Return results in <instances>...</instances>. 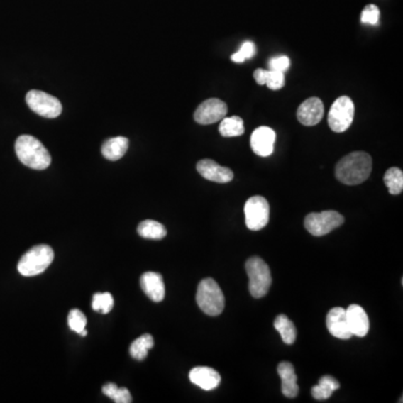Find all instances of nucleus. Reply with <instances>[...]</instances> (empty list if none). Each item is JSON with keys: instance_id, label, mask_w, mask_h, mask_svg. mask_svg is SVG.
<instances>
[{"instance_id": "f257e3e1", "label": "nucleus", "mask_w": 403, "mask_h": 403, "mask_svg": "<svg viewBox=\"0 0 403 403\" xmlns=\"http://www.w3.org/2000/svg\"><path fill=\"white\" fill-rule=\"evenodd\" d=\"M372 172V157L364 151H354L337 162L335 176L345 185H358Z\"/></svg>"}, {"instance_id": "f03ea898", "label": "nucleus", "mask_w": 403, "mask_h": 403, "mask_svg": "<svg viewBox=\"0 0 403 403\" xmlns=\"http://www.w3.org/2000/svg\"><path fill=\"white\" fill-rule=\"evenodd\" d=\"M15 150L18 160L33 170H46L52 162L48 149L33 136H19L15 143Z\"/></svg>"}, {"instance_id": "7ed1b4c3", "label": "nucleus", "mask_w": 403, "mask_h": 403, "mask_svg": "<svg viewBox=\"0 0 403 403\" xmlns=\"http://www.w3.org/2000/svg\"><path fill=\"white\" fill-rule=\"evenodd\" d=\"M54 251L46 244L35 245L25 253L19 260L17 269L21 276H38L44 272L53 263Z\"/></svg>"}, {"instance_id": "20e7f679", "label": "nucleus", "mask_w": 403, "mask_h": 403, "mask_svg": "<svg viewBox=\"0 0 403 403\" xmlns=\"http://www.w3.org/2000/svg\"><path fill=\"white\" fill-rule=\"evenodd\" d=\"M197 302L203 313L219 316L226 306V298L214 279H203L197 287Z\"/></svg>"}, {"instance_id": "39448f33", "label": "nucleus", "mask_w": 403, "mask_h": 403, "mask_svg": "<svg viewBox=\"0 0 403 403\" xmlns=\"http://www.w3.org/2000/svg\"><path fill=\"white\" fill-rule=\"evenodd\" d=\"M245 270L249 277V290L252 297H265L272 284L269 265L261 258L252 257L245 263Z\"/></svg>"}, {"instance_id": "423d86ee", "label": "nucleus", "mask_w": 403, "mask_h": 403, "mask_svg": "<svg viewBox=\"0 0 403 403\" xmlns=\"http://www.w3.org/2000/svg\"><path fill=\"white\" fill-rule=\"evenodd\" d=\"M355 116V106L350 96H343L335 100L329 114V125L334 133H344L352 125Z\"/></svg>"}, {"instance_id": "0eeeda50", "label": "nucleus", "mask_w": 403, "mask_h": 403, "mask_svg": "<svg viewBox=\"0 0 403 403\" xmlns=\"http://www.w3.org/2000/svg\"><path fill=\"white\" fill-rule=\"evenodd\" d=\"M345 219L336 211L311 213L305 219V228L311 236H323L342 226Z\"/></svg>"}, {"instance_id": "6e6552de", "label": "nucleus", "mask_w": 403, "mask_h": 403, "mask_svg": "<svg viewBox=\"0 0 403 403\" xmlns=\"http://www.w3.org/2000/svg\"><path fill=\"white\" fill-rule=\"evenodd\" d=\"M26 104L35 114L48 119L59 117L63 110L59 99L40 90H31L27 93Z\"/></svg>"}, {"instance_id": "1a4fd4ad", "label": "nucleus", "mask_w": 403, "mask_h": 403, "mask_svg": "<svg viewBox=\"0 0 403 403\" xmlns=\"http://www.w3.org/2000/svg\"><path fill=\"white\" fill-rule=\"evenodd\" d=\"M245 226L251 231H259L265 228L270 218V206L265 197H252L244 205Z\"/></svg>"}, {"instance_id": "9d476101", "label": "nucleus", "mask_w": 403, "mask_h": 403, "mask_svg": "<svg viewBox=\"0 0 403 403\" xmlns=\"http://www.w3.org/2000/svg\"><path fill=\"white\" fill-rule=\"evenodd\" d=\"M228 106L220 99H209L202 102L194 114V119L199 125H212L226 117Z\"/></svg>"}, {"instance_id": "9b49d317", "label": "nucleus", "mask_w": 403, "mask_h": 403, "mask_svg": "<svg viewBox=\"0 0 403 403\" xmlns=\"http://www.w3.org/2000/svg\"><path fill=\"white\" fill-rule=\"evenodd\" d=\"M251 148L255 155L260 157H269L275 151L276 131L272 128L263 126L255 129L251 135Z\"/></svg>"}, {"instance_id": "f8f14e48", "label": "nucleus", "mask_w": 403, "mask_h": 403, "mask_svg": "<svg viewBox=\"0 0 403 403\" xmlns=\"http://www.w3.org/2000/svg\"><path fill=\"white\" fill-rule=\"evenodd\" d=\"M197 170L199 175L214 183H228L234 177L233 172L230 168L223 167L212 160H199L197 165Z\"/></svg>"}, {"instance_id": "ddd939ff", "label": "nucleus", "mask_w": 403, "mask_h": 403, "mask_svg": "<svg viewBox=\"0 0 403 403\" xmlns=\"http://www.w3.org/2000/svg\"><path fill=\"white\" fill-rule=\"evenodd\" d=\"M323 117L324 104L319 98L307 99L300 104L297 110L298 121L307 127L319 125Z\"/></svg>"}, {"instance_id": "4468645a", "label": "nucleus", "mask_w": 403, "mask_h": 403, "mask_svg": "<svg viewBox=\"0 0 403 403\" xmlns=\"http://www.w3.org/2000/svg\"><path fill=\"white\" fill-rule=\"evenodd\" d=\"M345 315L353 336H366L369 333L370 321L363 308L358 305H350L348 309H345Z\"/></svg>"}, {"instance_id": "2eb2a0df", "label": "nucleus", "mask_w": 403, "mask_h": 403, "mask_svg": "<svg viewBox=\"0 0 403 403\" xmlns=\"http://www.w3.org/2000/svg\"><path fill=\"white\" fill-rule=\"evenodd\" d=\"M326 326L329 332L340 340H350L353 336L348 329L345 309L342 307H334L326 316Z\"/></svg>"}, {"instance_id": "dca6fc26", "label": "nucleus", "mask_w": 403, "mask_h": 403, "mask_svg": "<svg viewBox=\"0 0 403 403\" xmlns=\"http://www.w3.org/2000/svg\"><path fill=\"white\" fill-rule=\"evenodd\" d=\"M189 380L193 385H197L203 390L211 391L220 385L221 375L212 368L199 366L191 370Z\"/></svg>"}, {"instance_id": "f3484780", "label": "nucleus", "mask_w": 403, "mask_h": 403, "mask_svg": "<svg viewBox=\"0 0 403 403\" xmlns=\"http://www.w3.org/2000/svg\"><path fill=\"white\" fill-rule=\"evenodd\" d=\"M141 289L153 302H160L165 298V284L162 275L158 272L143 273L140 278Z\"/></svg>"}, {"instance_id": "a211bd4d", "label": "nucleus", "mask_w": 403, "mask_h": 403, "mask_svg": "<svg viewBox=\"0 0 403 403\" xmlns=\"http://www.w3.org/2000/svg\"><path fill=\"white\" fill-rule=\"evenodd\" d=\"M278 374L282 379V392L287 398H296L299 393L297 375L290 362H282L278 365Z\"/></svg>"}, {"instance_id": "6ab92c4d", "label": "nucleus", "mask_w": 403, "mask_h": 403, "mask_svg": "<svg viewBox=\"0 0 403 403\" xmlns=\"http://www.w3.org/2000/svg\"><path fill=\"white\" fill-rule=\"evenodd\" d=\"M128 147H129L128 138L119 136V137H114V138L104 141L102 148H101V153L106 160L116 162V160H119L120 158L125 156Z\"/></svg>"}, {"instance_id": "aec40b11", "label": "nucleus", "mask_w": 403, "mask_h": 403, "mask_svg": "<svg viewBox=\"0 0 403 403\" xmlns=\"http://www.w3.org/2000/svg\"><path fill=\"white\" fill-rule=\"evenodd\" d=\"M253 77L258 84H265L270 90H280L285 87V73L282 72L258 69L253 73Z\"/></svg>"}, {"instance_id": "412c9836", "label": "nucleus", "mask_w": 403, "mask_h": 403, "mask_svg": "<svg viewBox=\"0 0 403 403\" xmlns=\"http://www.w3.org/2000/svg\"><path fill=\"white\" fill-rule=\"evenodd\" d=\"M338 389H340L338 381L331 375H325L319 379V385L313 387L311 395L316 400H326Z\"/></svg>"}, {"instance_id": "4be33fe9", "label": "nucleus", "mask_w": 403, "mask_h": 403, "mask_svg": "<svg viewBox=\"0 0 403 403\" xmlns=\"http://www.w3.org/2000/svg\"><path fill=\"white\" fill-rule=\"evenodd\" d=\"M138 234L145 239L162 240L167 236V230L162 223L154 220L143 221L137 228Z\"/></svg>"}, {"instance_id": "5701e85b", "label": "nucleus", "mask_w": 403, "mask_h": 403, "mask_svg": "<svg viewBox=\"0 0 403 403\" xmlns=\"http://www.w3.org/2000/svg\"><path fill=\"white\" fill-rule=\"evenodd\" d=\"M273 326L278 331L282 341L287 345L294 344L297 337V329L294 327V324L286 315L277 316Z\"/></svg>"}, {"instance_id": "b1692460", "label": "nucleus", "mask_w": 403, "mask_h": 403, "mask_svg": "<svg viewBox=\"0 0 403 403\" xmlns=\"http://www.w3.org/2000/svg\"><path fill=\"white\" fill-rule=\"evenodd\" d=\"M154 348V338L150 334H143L131 345L129 353L137 361H143L148 356L149 350Z\"/></svg>"}, {"instance_id": "393cba45", "label": "nucleus", "mask_w": 403, "mask_h": 403, "mask_svg": "<svg viewBox=\"0 0 403 403\" xmlns=\"http://www.w3.org/2000/svg\"><path fill=\"white\" fill-rule=\"evenodd\" d=\"M219 133L223 137H238L244 133V122L242 118L233 116L230 118H223L221 120Z\"/></svg>"}, {"instance_id": "a878e982", "label": "nucleus", "mask_w": 403, "mask_h": 403, "mask_svg": "<svg viewBox=\"0 0 403 403\" xmlns=\"http://www.w3.org/2000/svg\"><path fill=\"white\" fill-rule=\"evenodd\" d=\"M385 184L392 195H399L403 189V172L400 168L391 167L385 174Z\"/></svg>"}, {"instance_id": "bb28decb", "label": "nucleus", "mask_w": 403, "mask_h": 403, "mask_svg": "<svg viewBox=\"0 0 403 403\" xmlns=\"http://www.w3.org/2000/svg\"><path fill=\"white\" fill-rule=\"evenodd\" d=\"M102 392L116 403L133 402L131 392L127 387H118V385H114V383H106V385H104Z\"/></svg>"}, {"instance_id": "cd10ccee", "label": "nucleus", "mask_w": 403, "mask_h": 403, "mask_svg": "<svg viewBox=\"0 0 403 403\" xmlns=\"http://www.w3.org/2000/svg\"><path fill=\"white\" fill-rule=\"evenodd\" d=\"M114 305V297L109 292H98V294H94V296H93L92 308L98 313L106 315V314L111 311Z\"/></svg>"}, {"instance_id": "c85d7f7f", "label": "nucleus", "mask_w": 403, "mask_h": 403, "mask_svg": "<svg viewBox=\"0 0 403 403\" xmlns=\"http://www.w3.org/2000/svg\"><path fill=\"white\" fill-rule=\"evenodd\" d=\"M257 53V48H255V43L253 42H244L236 53L232 54L231 61L234 63H243L244 61L251 59Z\"/></svg>"}, {"instance_id": "c756f323", "label": "nucleus", "mask_w": 403, "mask_h": 403, "mask_svg": "<svg viewBox=\"0 0 403 403\" xmlns=\"http://www.w3.org/2000/svg\"><path fill=\"white\" fill-rule=\"evenodd\" d=\"M67 321H69L70 329L73 332L77 333V334H80L83 329H85V326H87V317L79 309H72L70 311Z\"/></svg>"}, {"instance_id": "7c9ffc66", "label": "nucleus", "mask_w": 403, "mask_h": 403, "mask_svg": "<svg viewBox=\"0 0 403 403\" xmlns=\"http://www.w3.org/2000/svg\"><path fill=\"white\" fill-rule=\"evenodd\" d=\"M380 21V9L377 6L369 5L366 6L361 13V21L363 24L374 25L379 24Z\"/></svg>"}, {"instance_id": "2f4dec72", "label": "nucleus", "mask_w": 403, "mask_h": 403, "mask_svg": "<svg viewBox=\"0 0 403 403\" xmlns=\"http://www.w3.org/2000/svg\"><path fill=\"white\" fill-rule=\"evenodd\" d=\"M268 65L269 70L285 73L287 70L289 69L290 60L286 55L277 56V57H272V59L269 60Z\"/></svg>"}, {"instance_id": "473e14b6", "label": "nucleus", "mask_w": 403, "mask_h": 403, "mask_svg": "<svg viewBox=\"0 0 403 403\" xmlns=\"http://www.w3.org/2000/svg\"><path fill=\"white\" fill-rule=\"evenodd\" d=\"M81 336H87L88 335V332H87V329H83L82 332L80 333Z\"/></svg>"}]
</instances>
